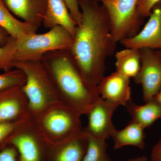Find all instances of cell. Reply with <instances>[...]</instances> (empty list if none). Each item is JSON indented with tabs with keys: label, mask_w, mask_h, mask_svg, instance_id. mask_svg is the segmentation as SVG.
<instances>
[{
	"label": "cell",
	"mask_w": 161,
	"mask_h": 161,
	"mask_svg": "<svg viewBox=\"0 0 161 161\" xmlns=\"http://www.w3.org/2000/svg\"><path fill=\"white\" fill-rule=\"evenodd\" d=\"M82 20L70 49L85 78L98 85L105 77L107 58L116 49L108 16L97 0H78Z\"/></svg>",
	"instance_id": "cell-1"
},
{
	"label": "cell",
	"mask_w": 161,
	"mask_h": 161,
	"mask_svg": "<svg viewBox=\"0 0 161 161\" xmlns=\"http://www.w3.org/2000/svg\"><path fill=\"white\" fill-rule=\"evenodd\" d=\"M40 61L59 101L80 116L87 115L101 97L97 85L85 78L70 49L48 52Z\"/></svg>",
	"instance_id": "cell-2"
},
{
	"label": "cell",
	"mask_w": 161,
	"mask_h": 161,
	"mask_svg": "<svg viewBox=\"0 0 161 161\" xmlns=\"http://www.w3.org/2000/svg\"><path fill=\"white\" fill-rule=\"evenodd\" d=\"M80 117L59 102L37 115L30 116V119L39 134L51 146L81 132L83 129Z\"/></svg>",
	"instance_id": "cell-3"
},
{
	"label": "cell",
	"mask_w": 161,
	"mask_h": 161,
	"mask_svg": "<svg viewBox=\"0 0 161 161\" xmlns=\"http://www.w3.org/2000/svg\"><path fill=\"white\" fill-rule=\"evenodd\" d=\"M13 67L22 70L26 75V83L22 88L28 100L30 116L37 115L60 102L41 61H16Z\"/></svg>",
	"instance_id": "cell-4"
},
{
	"label": "cell",
	"mask_w": 161,
	"mask_h": 161,
	"mask_svg": "<svg viewBox=\"0 0 161 161\" xmlns=\"http://www.w3.org/2000/svg\"><path fill=\"white\" fill-rule=\"evenodd\" d=\"M74 37L63 26H55L45 33H36L16 39L15 61H40L49 52L70 49Z\"/></svg>",
	"instance_id": "cell-5"
},
{
	"label": "cell",
	"mask_w": 161,
	"mask_h": 161,
	"mask_svg": "<svg viewBox=\"0 0 161 161\" xmlns=\"http://www.w3.org/2000/svg\"><path fill=\"white\" fill-rule=\"evenodd\" d=\"M106 10L112 34L117 43L140 31L144 19L139 14L138 0H97Z\"/></svg>",
	"instance_id": "cell-6"
},
{
	"label": "cell",
	"mask_w": 161,
	"mask_h": 161,
	"mask_svg": "<svg viewBox=\"0 0 161 161\" xmlns=\"http://www.w3.org/2000/svg\"><path fill=\"white\" fill-rule=\"evenodd\" d=\"M141 65L134 78L136 83L142 85L145 102L158 93L161 88V50L139 49Z\"/></svg>",
	"instance_id": "cell-7"
},
{
	"label": "cell",
	"mask_w": 161,
	"mask_h": 161,
	"mask_svg": "<svg viewBox=\"0 0 161 161\" xmlns=\"http://www.w3.org/2000/svg\"><path fill=\"white\" fill-rule=\"evenodd\" d=\"M9 145L15 148L18 161H47L49 145L39 134L30 119L12 139Z\"/></svg>",
	"instance_id": "cell-8"
},
{
	"label": "cell",
	"mask_w": 161,
	"mask_h": 161,
	"mask_svg": "<svg viewBox=\"0 0 161 161\" xmlns=\"http://www.w3.org/2000/svg\"><path fill=\"white\" fill-rule=\"evenodd\" d=\"M118 107L101 98L87 114L88 121L84 132L103 139L112 136L116 130L112 122V116Z\"/></svg>",
	"instance_id": "cell-9"
},
{
	"label": "cell",
	"mask_w": 161,
	"mask_h": 161,
	"mask_svg": "<svg viewBox=\"0 0 161 161\" xmlns=\"http://www.w3.org/2000/svg\"><path fill=\"white\" fill-rule=\"evenodd\" d=\"M120 43L125 48L161 50V1L153 6L148 22L138 33Z\"/></svg>",
	"instance_id": "cell-10"
},
{
	"label": "cell",
	"mask_w": 161,
	"mask_h": 161,
	"mask_svg": "<svg viewBox=\"0 0 161 161\" xmlns=\"http://www.w3.org/2000/svg\"><path fill=\"white\" fill-rule=\"evenodd\" d=\"M29 116L28 100L22 87L0 91V123L17 121Z\"/></svg>",
	"instance_id": "cell-11"
},
{
	"label": "cell",
	"mask_w": 161,
	"mask_h": 161,
	"mask_svg": "<svg viewBox=\"0 0 161 161\" xmlns=\"http://www.w3.org/2000/svg\"><path fill=\"white\" fill-rule=\"evenodd\" d=\"M130 80L116 71L105 76L97 85L101 98L117 106H125L131 100Z\"/></svg>",
	"instance_id": "cell-12"
},
{
	"label": "cell",
	"mask_w": 161,
	"mask_h": 161,
	"mask_svg": "<svg viewBox=\"0 0 161 161\" xmlns=\"http://www.w3.org/2000/svg\"><path fill=\"white\" fill-rule=\"evenodd\" d=\"M88 136L83 130L65 140L49 146L47 161H82Z\"/></svg>",
	"instance_id": "cell-13"
},
{
	"label": "cell",
	"mask_w": 161,
	"mask_h": 161,
	"mask_svg": "<svg viewBox=\"0 0 161 161\" xmlns=\"http://www.w3.org/2000/svg\"><path fill=\"white\" fill-rule=\"evenodd\" d=\"M9 11L38 29L43 24L47 0H3Z\"/></svg>",
	"instance_id": "cell-14"
},
{
	"label": "cell",
	"mask_w": 161,
	"mask_h": 161,
	"mask_svg": "<svg viewBox=\"0 0 161 161\" xmlns=\"http://www.w3.org/2000/svg\"><path fill=\"white\" fill-rule=\"evenodd\" d=\"M43 24L45 28L49 29L57 26H63L73 37L77 25L64 0H47V9Z\"/></svg>",
	"instance_id": "cell-15"
},
{
	"label": "cell",
	"mask_w": 161,
	"mask_h": 161,
	"mask_svg": "<svg viewBox=\"0 0 161 161\" xmlns=\"http://www.w3.org/2000/svg\"><path fill=\"white\" fill-rule=\"evenodd\" d=\"M146 103L145 104L139 105L130 100L125 106L132 117V120L145 129L161 118L160 104L153 97Z\"/></svg>",
	"instance_id": "cell-16"
},
{
	"label": "cell",
	"mask_w": 161,
	"mask_h": 161,
	"mask_svg": "<svg viewBox=\"0 0 161 161\" xmlns=\"http://www.w3.org/2000/svg\"><path fill=\"white\" fill-rule=\"evenodd\" d=\"M145 129L139 124L131 120L120 130H116L112 136L115 150L125 146H131L143 149L145 147Z\"/></svg>",
	"instance_id": "cell-17"
},
{
	"label": "cell",
	"mask_w": 161,
	"mask_h": 161,
	"mask_svg": "<svg viewBox=\"0 0 161 161\" xmlns=\"http://www.w3.org/2000/svg\"><path fill=\"white\" fill-rule=\"evenodd\" d=\"M0 27L5 30L9 36L16 39L36 33L37 30L28 23L15 18L5 6L3 0H0Z\"/></svg>",
	"instance_id": "cell-18"
},
{
	"label": "cell",
	"mask_w": 161,
	"mask_h": 161,
	"mask_svg": "<svg viewBox=\"0 0 161 161\" xmlns=\"http://www.w3.org/2000/svg\"><path fill=\"white\" fill-rule=\"evenodd\" d=\"M116 71L127 78H134L141 68L139 49L126 48L116 53Z\"/></svg>",
	"instance_id": "cell-19"
},
{
	"label": "cell",
	"mask_w": 161,
	"mask_h": 161,
	"mask_svg": "<svg viewBox=\"0 0 161 161\" xmlns=\"http://www.w3.org/2000/svg\"><path fill=\"white\" fill-rule=\"evenodd\" d=\"M88 136L87 147L82 161H112L107 153L106 140Z\"/></svg>",
	"instance_id": "cell-20"
},
{
	"label": "cell",
	"mask_w": 161,
	"mask_h": 161,
	"mask_svg": "<svg viewBox=\"0 0 161 161\" xmlns=\"http://www.w3.org/2000/svg\"><path fill=\"white\" fill-rule=\"evenodd\" d=\"M30 116L17 121L0 123V150L9 146L13 138L26 125Z\"/></svg>",
	"instance_id": "cell-21"
},
{
	"label": "cell",
	"mask_w": 161,
	"mask_h": 161,
	"mask_svg": "<svg viewBox=\"0 0 161 161\" xmlns=\"http://www.w3.org/2000/svg\"><path fill=\"white\" fill-rule=\"evenodd\" d=\"M16 51V39L9 36L7 43L0 46V70H9L14 68Z\"/></svg>",
	"instance_id": "cell-22"
},
{
	"label": "cell",
	"mask_w": 161,
	"mask_h": 161,
	"mask_svg": "<svg viewBox=\"0 0 161 161\" xmlns=\"http://www.w3.org/2000/svg\"><path fill=\"white\" fill-rule=\"evenodd\" d=\"M26 76L22 70L10 69L0 74V91L14 87H22L26 83Z\"/></svg>",
	"instance_id": "cell-23"
},
{
	"label": "cell",
	"mask_w": 161,
	"mask_h": 161,
	"mask_svg": "<svg viewBox=\"0 0 161 161\" xmlns=\"http://www.w3.org/2000/svg\"><path fill=\"white\" fill-rule=\"evenodd\" d=\"M161 0H138L137 9L142 18L149 17L153 6Z\"/></svg>",
	"instance_id": "cell-24"
},
{
	"label": "cell",
	"mask_w": 161,
	"mask_h": 161,
	"mask_svg": "<svg viewBox=\"0 0 161 161\" xmlns=\"http://www.w3.org/2000/svg\"><path fill=\"white\" fill-rule=\"evenodd\" d=\"M69 10L70 14L77 25L80 24L82 20V14L79 7L78 0H64Z\"/></svg>",
	"instance_id": "cell-25"
},
{
	"label": "cell",
	"mask_w": 161,
	"mask_h": 161,
	"mask_svg": "<svg viewBox=\"0 0 161 161\" xmlns=\"http://www.w3.org/2000/svg\"><path fill=\"white\" fill-rule=\"evenodd\" d=\"M18 153L13 146H7L0 150V161H18Z\"/></svg>",
	"instance_id": "cell-26"
},
{
	"label": "cell",
	"mask_w": 161,
	"mask_h": 161,
	"mask_svg": "<svg viewBox=\"0 0 161 161\" xmlns=\"http://www.w3.org/2000/svg\"><path fill=\"white\" fill-rule=\"evenodd\" d=\"M151 161H161V138L155 144L152 150Z\"/></svg>",
	"instance_id": "cell-27"
},
{
	"label": "cell",
	"mask_w": 161,
	"mask_h": 161,
	"mask_svg": "<svg viewBox=\"0 0 161 161\" xmlns=\"http://www.w3.org/2000/svg\"><path fill=\"white\" fill-rule=\"evenodd\" d=\"M9 35L2 27H0V46L5 45L9 37Z\"/></svg>",
	"instance_id": "cell-28"
},
{
	"label": "cell",
	"mask_w": 161,
	"mask_h": 161,
	"mask_svg": "<svg viewBox=\"0 0 161 161\" xmlns=\"http://www.w3.org/2000/svg\"><path fill=\"white\" fill-rule=\"evenodd\" d=\"M128 161H148V160L146 157L142 156L136 158L130 159Z\"/></svg>",
	"instance_id": "cell-29"
},
{
	"label": "cell",
	"mask_w": 161,
	"mask_h": 161,
	"mask_svg": "<svg viewBox=\"0 0 161 161\" xmlns=\"http://www.w3.org/2000/svg\"><path fill=\"white\" fill-rule=\"evenodd\" d=\"M153 98L161 105V88L158 93L155 96H153Z\"/></svg>",
	"instance_id": "cell-30"
}]
</instances>
